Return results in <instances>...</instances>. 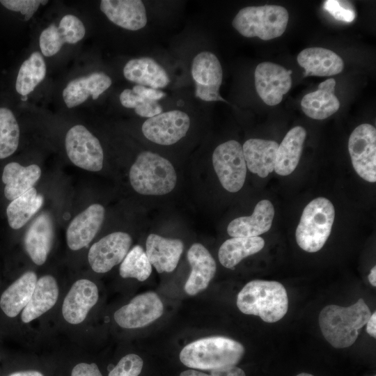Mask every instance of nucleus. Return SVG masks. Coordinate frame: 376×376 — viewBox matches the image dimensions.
I'll return each instance as SVG.
<instances>
[{
    "instance_id": "obj_2",
    "label": "nucleus",
    "mask_w": 376,
    "mask_h": 376,
    "mask_svg": "<svg viewBox=\"0 0 376 376\" xmlns=\"http://www.w3.org/2000/svg\"><path fill=\"white\" fill-rule=\"evenodd\" d=\"M244 354V347L239 342L225 336H211L185 346L180 360L189 368L211 370L235 366Z\"/></svg>"
},
{
    "instance_id": "obj_40",
    "label": "nucleus",
    "mask_w": 376,
    "mask_h": 376,
    "mask_svg": "<svg viewBox=\"0 0 376 376\" xmlns=\"http://www.w3.org/2000/svg\"><path fill=\"white\" fill-rule=\"evenodd\" d=\"M323 8L339 21L352 22L356 17L355 9L348 1L327 0L324 1Z\"/></svg>"
},
{
    "instance_id": "obj_8",
    "label": "nucleus",
    "mask_w": 376,
    "mask_h": 376,
    "mask_svg": "<svg viewBox=\"0 0 376 376\" xmlns=\"http://www.w3.org/2000/svg\"><path fill=\"white\" fill-rule=\"evenodd\" d=\"M67 155L71 162L88 171L102 169L104 152L99 140L82 125L72 127L65 139Z\"/></svg>"
},
{
    "instance_id": "obj_35",
    "label": "nucleus",
    "mask_w": 376,
    "mask_h": 376,
    "mask_svg": "<svg viewBox=\"0 0 376 376\" xmlns=\"http://www.w3.org/2000/svg\"><path fill=\"white\" fill-rule=\"evenodd\" d=\"M152 272V265L146 253L139 245L134 246L121 262L119 268L123 278H135L139 281H146Z\"/></svg>"
},
{
    "instance_id": "obj_20",
    "label": "nucleus",
    "mask_w": 376,
    "mask_h": 376,
    "mask_svg": "<svg viewBox=\"0 0 376 376\" xmlns=\"http://www.w3.org/2000/svg\"><path fill=\"white\" fill-rule=\"evenodd\" d=\"M146 246L148 260L159 273L173 272L184 249L180 240L168 239L153 233L147 237Z\"/></svg>"
},
{
    "instance_id": "obj_19",
    "label": "nucleus",
    "mask_w": 376,
    "mask_h": 376,
    "mask_svg": "<svg viewBox=\"0 0 376 376\" xmlns=\"http://www.w3.org/2000/svg\"><path fill=\"white\" fill-rule=\"evenodd\" d=\"M274 209L266 199L259 201L251 216L240 217L230 222L228 234L233 237H257L267 232L272 224Z\"/></svg>"
},
{
    "instance_id": "obj_11",
    "label": "nucleus",
    "mask_w": 376,
    "mask_h": 376,
    "mask_svg": "<svg viewBox=\"0 0 376 376\" xmlns=\"http://www.w3.org/2000/svg\"><path fill=\"white\" fill-rule=\"evenodd\" d=\"M163 304L159 296L148 292L134 297L129 304L118 309L113 315L116 322L125 329L145 327L162 316Z\"/></svg>"
},
{
    "instance_id": "obj_36",
    "label": "nucleus",
    "mask_w": 376,
    "mask_h": 376,
    "mask_svg": "<svg viewBox=\"0 0 376 376\" xmlns=\"http://www.w3.org/2000/svg\"><path fill=\"white\" fill-rule=\"evenodd\" d=\"M121 104L127 109H134L141 117L151 118L162 112V107L155 100L146 99L136 94L132 89L123 90L119 97Z\"/></svg>"
},
{
    "instance_id": "obj_25",
    "label": "nucleus",
    "mask_w": 376,
    "mask_h": 376,
    "mask_svg": "<svg viewBox=\"0 0 376 376\" xmlns=\"http://www.w3.org/2000/svg\"><path fill=\"white\" fill-rule=\"evenodd\" d=\"M336 81L329 79L321 82L318 89L307 93L301 102L304 113L315 120H323L335 113L340 108V102L334 95Z\"/></svg>"
},
{
    "instance_id": "obj_44",
    "label": "nucleus",
    "mask_w": 376,
    "mask_h": 376,
    "mask_svg": "<svg viewBox=\"0 0 376 376\" xmlns=\"http://www.w3.org/2000/svg\"><path fill=\"white\" fill-rule=\"evenodd\" d=\"M132 90L142 97L155 101L161 100L166 96V93L162 91L141 85L134 86Z\"/></svg>"
},
{
    "instance_id": "obj_31",
    "label": "nucleus",
    "mask_w": 376,
    "mask_h": 376,
    "mask_svg": "<svg viewBox=\"0 0 376 376\" xmlns=\"http://www.w3.org/2000/svg\"><path fill=\"white\" fill-rule=\"evenodd\" d=\"M191 72L195 84L219 91L223 72L220 61L213 53L205 51L196 54Z\"/></svg>"
},
{
    "instance_id": "obj_42",
    "label": "nucleus",
    "mask_w": 376,
    "mask_h": 376,
    "mask_svg": "<svg viewBox=\"0 0 376 376\" xmlns=\"http://www.w3.org/2000/svg\"><path fill=\"white\" fill-rule=\"evenodd\" d=\"M210 371V374H206L195 370H187L182 372L180 376H246L244 371L235 366Z\"/></svg>"
},
{
    "instance_id": "obj_26",
    "label": "nucleus",
    "mask_w": 376,
    "mask_h": 376,
    "mask_svg": "<svg viewBox=\"0 0 376 376\" xmlns=\"http://www.w3.org/2000/svg\"><path fill=\"white\" fill-rule=\"evenodd\" d=\"M37 275L29 271L11 283L1 294L0 308L9 318L16 317L29 302L37 282Z\"/></svg>"
},
{
    "instance_id": "obj_43",
    "label": "nucleus",
    "mask_w": 376,
    "mask_h": 376,
    "mask_svg": "<svg viewBox=\"0 0 376 376\" xmlns=\"http://www.w3.org/2000/svg\"><path fill=\"white\" fill-rule=\"evenodd\" d=\"M71 376H102L97 366L94 363H80L76 365Z\"/></svg>"
},
{
    "instance_id": "obj_10",
    "label": "nucleus",
    "mask_w": 376,
    "mask_h": 376,
    "mask_svg": "<svg viewBox=\"0 0 376 376\" xmlns=\"http://www.w3.org/2000/svg\"><path fill=\"white\" fill-rule=\"evenodd\" d=\"M190 126L187 113L171 110L148 118L142 125V132L149 141L162 146L174 144L182 139Z\"/></svg>"
},
{
    "instance_id": "obj_13",
    "label": "nucleus",
    "mask_w": 376,
    "mask_h": 376,
    "mask_svg": "<svg viewBox=\"0 0 376 376\" xmlns=\"http://www.w3.org/2000/svg\"><path fill=\"white\" fill-rule=\"evenodd\" d=\"M291 70L271 63H259L255 70V86L257 93L267 105L279 104L292 84Z\"/></svg>"
},
{
    "instance_id": "obj_16",
    "label": "nucleus",
    "mask_w": 376,
    "mask_h": 376,
    "mask_svg": "<svg viewBox=\"0 0 376 376\" xmlns=\"http://www.w3.org/2000/svg\"><path fill=\"white\" fill-rule=\"evenodd\" d=\"M53 240V221L49 213L44 212L33 221L24 239L25 250L36 265H42L45 263Z\"/></svg>"
},
{
    "instance_id": "obj_41",
    "label": "nucleus",
    "mask_w": 376,
    "mask_h": 376,
    "mask_svg": "<svg viewBox=\"0 0 376 376\" xmlns=\"http://www.w3.org/2000/svg\"><path fill=\"white\" fill-rule=\"evenodd\" d=\"M41 1V0H1L0 3L10 10L20 12L25 15L24 20L27 21L36 12Z\"/></svg>"
},
{
    "instance_id": "obj_5",
    "label": "nucleus",
    "mask_w": 376,
    "mask_h": 376,
    "mask_svg": "<svg viewBox=\"0 0 376 376\" xmlns=\"http://www.w3.org/2000/svg\"><path fill=\"white\" fill-rule=\"evenodd\" d=\"M288 19L287 10L280 6H248L240 10L232 25L244 37L269 40L284 33Z\"/></svg>"
},
{
    "instance_id": "obj_48",
    "label": "nucleus",
    "mask_w": 376,
    "mask_h": 376,
    "mask_svg": "<svg viewBox=\"0 0 376 376\" xmlns=\"http://www.w3.org/2000/svg\"><path fill=\"white\" fill-rule=\"evenodd\" d=\"M297 376H313V375L309 373H301L298 374Z\"/></svg>"
},
{
    "instance_id": "obj_29",
    "label": "nucleus",
    "mask_w": 376,
    "mask_h": 376,
    "mask_svg": "<svg viewBox=\"0 0 376 376\" xmlns=\"http://www.w3.org/2000/svg\"><path fill=\"white\" fill-rule=\"evenodd\" d=\"M306 137L305 129L296 126L288 132L278 147L274 171L280 175L291 174L300 159Z\"/></svg>"
},
{
    "instance_id": "obj_46",
    "label": "nucleus",
    "mask_w": 376,
    "mask_h": 376,
    "mask_svg": "<svg viewBox=\"0 0 376 376\" xmlns=\"http://www.w3.org/2000/svg\"><path fill=\"white\" fill-rule=\"evenodd\" d=\"M8 376H44L41 373L36 370H26L13 373Z\"/></svg>"
},
{
    "instance_id": "obj_24",
    "label": "nucleus",
    "mask_w": 376,
    "mask_h": 376,
    "mask_svg": "<svg viewBox=\"0 0 376 376\" xmlns=\"http://www.w3.org/2000/svg\"><path fill=\"white\" fill-rule=\"evenodd\" d=\"M123 75L128 81L137 85L155 89L164 88L170 82L164 68L149 57L130 60L123 68Z\"/></svg>"
},
{
    "instance_id": "obj_49",
    "label": "nucleus",
    "mask_w": 376,
    "mask_h": 376,
    "mask_svg": "<svg viewBox=\"0 0 376 376\" xmlns=\"http://www.w3.org/2000/svg\"><path fill=\"white\" fill-rule=\"evenodd\" d=\"M27 99H28L27 95L26 96H23V98H22V100L25 101Z\"/></svg>"
},
{
    "instance_id": "obj_28",
    "label": "nucleus",
    "mask_w": 376,
    "mask_h": 376,
    "mask_svg": "<svg viewBox=\"0 0 376 376\" xmlns=\"http://www.w3.org/2000/svg\"><path fill=\"white\" fill-rule=\"evenodd\" d=\"M58 287L54 276L45 275L38 279L31 298L22 310V321L29 323L51 309L56 303Z\"/></svg>"
},
{
    "instance_id": "obj_45",
    "label": "nucleus",
    "mask_w": 376,
    "mask_h": 376,
    "mask_svg": "<svg viewBox=\"0 0 376 376\" xmlns=\"http://www.w3.org/2000/svg\"><path fill=\"white\" fill-rule=\"evenodd\" d=\"M366 331L368 334L373 337H376V312L371 314L367 322Z\"/></svg>"
},
{
    "instance_id": "obj_9",
    "label": "nucleus",
    "mask_w": 376,
    "mask_h": 376,
    "mask_svg": "<svg viewBox=\"0 0 376 376\" xmlns=\"http://www.w3.org/2000/svg\"><path fill=\"white\" fill-rule=\"evenodd\" d=\"M348 150L357 173L366 181H376V130L370 124H361L351 133Z\"/></svg>"
},
{
    "instance_id": "obj_30",
    "label": "nucleus",
    "mask_w": 376,
    "mask_h": 376,
    "mask_svg": "<svg viewBox=\"0 0 376 376\" xmlns=\"http://www.w3.org/2000/svg\"><path fill=\"white\" fill-rule=\"evenodd\" d=\"M265 246L264 240L259 237H232L220 246L219 260L225 267L235 269L242 259L259 252Z\"/></svg>"
},
{
    "instance_id": "obj_6",
    "label": "nucleus",
    "mask_w": 376,
    "mask_h": 376,
    "mask_svg": "<svg viewBox=\"0 0 376 376\" xmlns=\"http://www.w3.org/2000/svg\"><path fill=\"white\" fill-rule=\"evenodd\" d=\"M335 217L334 207L324 197L311 201L304 209L295 232L296 241L303 250H320L330 235Z\"/></svg>"
},
{
    "instance_id": "obj_18",
    "label": "nucleus",
    "mask_w": 376,
    "mask_h": 376,
    "mask_svg": "<svg viewBox=\"0 0 376 376\" xmlns=\"http://www.w3.org/2000/svg\"><path fill=\"white\" fill-rule=\"evenodd\" d=\"M187 257L191 271L184 288L188 295H195L208 286L216 273L217 265L210 253L200 243L191 246Z\"/></svg>"
},
{
    "instance_id": "obj_4",
    "label": "nucleus",
    "mask_w": 376,
    "mask_h": 376,
    "mask_svg": "<svg viewBox=\"0 0 376 376\" xmlns=\"http://www.w3.org/2000/svg\"><path fill=\"white\" fill-rule=\"evenodd\" d=\"M129 178L134 190L143 195L166 194L174 189L177 182L173 164L150 151H143L137 156Z\"/></svg>"
},
{
    "instance_id": "obj_22",
    "label": "nucleus",
    "mask_w": 376,
    "mask_h": 376,
    "mask_svg": "<svg viewBox=\"0 0 376 376\" xmlns=\"http://www.w3.org/2000/svg\"><path fill=\"white\" fill-rule=\"evenodd\" d=\"M306 75L326 77L339 74L344 68L343 59L335 52L322 47L303 49L297 56Z\"/></svg>"
},
{
    "instance_id": "obj_39",
    "label": "nucleus",
    "mask_w": 376,
    "mask_h": 376,
    "mask_svg": "<svg viewBox=\"0 0 376 376\" xmlns=\"http://www.w3.org/2000/svg\"><path fill=\"white\" fill-rule=\"evenodd\" d=\"M143 365L142 359L134 354L123 357L108 376H139Z\"/></svg>"
},
{
    "instance_id": "obj_47",
    "label": "nucleus",
    "mask_w": 376,
    "mask_h": 376,
    "mask_svg": "<svg viewBox=\"0 0 376 376\" xmlns=\"http://www.w3.org/2000/svg\"><path fill=\"white\" fill-rule=\"evenodd\" d=\"M368 281L370 283V284L375 287L376 286V267L374 266L371 270L368 276Z\"/></svg>"
},
{
    "instance_id": "obj_12",
    "label": "nucleus",
    "mask_w": 376,
    "mask_h": 376,
    "mask_svg": "<svg viewBox=\"0 0 376 376\" xmlns=\"http://www.w3.org/2000/svg\"><path fill=\"white\" fill-rule=\"evenodd\" d=\"M132 244L131 236L125 232L111 233L94 243L88 253L92 269L105 273L121 263Z\"/></svg>"
},
{
    "instance_id": "obj_32",
    "label": "nucleus",
    "mask_w": 376,
    "mask_h": 376,
    "mask_svg": "<svg viewBox=\"0 0 376 376\" xmlns=\"http://www.w3.org/2000/svg\"><path fill=\"white\" fill-rule=\"evenodd\" d=\"M43 201L34 187L13 200L6 209L9 226L15 230L23 227L40 210Z\"/></svg>"
},
{
    "instance_id": "obj_37",
    "label": "nucleus",
    "mask_w": 376,
    "mask_h": 376,
    "mask_svg": "<svg viewBox=\"0 0 376 376\" xmlns=\"http://www.w3.org/2000/svg\"><path fill=\"white\" fill-rule=\"evenodd\" d=\"M57 29L63 44H75L80 41L86 33L83 22L72 14L65 15L62 17Z\"/></svg>"
},
{
    "instance_id": "obj_33",
    "label": "nucleus",
    "mask_w": 376,
    "mask_h": 376,
    "mask_svg": "<svg viewBox=\"0 0 376 376\" xmlns=\"http://www.w3.org/2000/svg\"><path fill=\"white\" fill-rule=\"evenodd\" d=\"M47 67L42 54L39 52H33L25 60L19 70L15 88L22 96H26L44 79Z\"/></svg>"
},
{
    "instance_id": "obj_23",
    "label": "nucleus",
    "mask_w": 376,
    "mask_h": 376,
    "mask_svg": "<svg viewBox=\"0 0 376 376\" xmlns=\"http://www.w3.org/2000/svg\"><path fill=\"white\" fill-rule=\"evenodd\" d=\"M279 144L274 141L250 139L242 146L246 168L260 178L274 170Z\"/></svg>"
},
{
    "instance_id": "obj_7",
    "label": "nucleus",
    "mask_w": 376,
    "mask_h": 376,
    "mask_svg": "<svg viewBox=\"0 0 376 376\" xmlns=\"http://www.w3.org/2000/svg\"><path fill=\"white\" fill-rule=\"evenodd\" d=\"M212 164L215 173L227 191L234 193L244 185L246 165L241 144L230 140L219 145L212 154Z\"/></svg>"
},
{
    "instance_id": "obj_21",
    "label": "nucleus",
    "mask_w": 376,
    "mask_h": 376,
    "mask_svg": "<svg viewBox=\"0 0 376 376\" xmlns=\"http://www.w3.org/2000/svg\"><path fill=\"white\" fill-rule=\"evenodd\" d=\"M110 77L101 72H93L70 81L63 91V98L68 108L84 103L90 96L96 100L111 85Z\"/></svg>"
},
{
    "instance_id": "obj_14",
    "label": "nucleus",
    "mask_w": 376,
    "mask_h": 376,
    "mask_svg": "<svg viewBox=\"0 0 376 376\" xmlns=\"http://www.w3.org/2000/svg\"><path fill=\"white\" fill-rule=\"evenodd\" d=\"M104 213L102 205L94 203L74 217L66 230L67 244L71 250L88 246L102 226Z\"/></svg>"
},
{
    "instance_id": "obj_38",
    "label": "nucleus",
    "mask_w": 376,
    "mask_h": 376,
    "mask_svg": "<svg viewBox=\"0 0 376 376\" xmlns=\"http://www.w3.org/2000/svg\"><path fill=\"white\" fill-rule=\"evenodd\" d=\"M39 45L41 52L45 56H52L61 49L63 43L57 33V26L52 24L44 29L39 38Z\"/></svg>"
},
{
    "instance_id": "obj_1",
    "label": "nucleus",
    "mask_w": 376,
    "mask_h": 376,
    "mask_svg": "<svg viewBox=\"0 0 376 376\" xmlns=\"http://www.w3.org/2000/svg\"><path fill=\"white\" fill-rule=\"evenodd\" d=\"M371 312L363 299L343 307L328 305L319 315V325L325 339L336 348L351 346L357 340L359 330L368 322Z\"/></svg>"
},
{
    "instance_id": "obj_15",
    "label": "nucleus",
    "mask_w": 376,
    "mask_h": 376,
    "mask_svg": "<svg viewBox=\"0 0 376 376\" xmlns=\"http://www.w3.org/2000/svg\"><path fill=\"white\" fill-rule=\"evenodd\" d=\"M98 289L91 281L82 279L75 281L66 295L62 306L64 319L78 324L86 318L98 300Z\"/></svg>"
},
{
    "instance_id": "obj_27",
    "label": "nucleus",
    "mask_w": 376,
    "mask_h": 376,
    "mask_svg": "<svg viewBox=\"0 0 376 376\" xmlns=\"http://www.w3.org/2000/svg\"><path fill=\"white\" fill-rule=\"evenodd\" d=\"M41 176V169L37 164L24 166L17 162L7 164L2 173L5 184L4 195L13 201L33 187Z\"/></svg>"
},
{
    "instance_id": "obj_34",
    "label": "nucleus",
    "mask_w": 376,
    "mask_h": 376,
    "mask_svg": "<svg viewBox=\"0 0 376 376\" xmlns=\"http://www.w3.org/2000/svg\"><path fill=\"white\" fill-rule=\"evenodd\" d=\"M19 127L13 113L0 108V159L13 155L18 148Z\"/></svg>"
},
{
    "instance_id": "obj_17",
    "label": "nucleus",
    "mask_w": 376,
    "mask_h": 376,
    "mask_svg": "<svg viewBox=\"0 0 376 376\" xmlns=\"http://www.w3.org/2000/svg\"><path fill=\"white\" fill-rule=\"evenodd\" d=\"M101 11L114 24L130 31H138L147 24L144 3L141 0H102Z\"/></svg>"
},
{
    "instance_id": "obj_3",
    "label": "nucleus",
    "mask_w": 376,
    "mask_h": 376,
    "mask_svg": "<svg viewBox=\"0 0 376 376\" xmlns=\"http://www.w3.org/2000/svg\"><path fill=\"white\" fill-rule=\"evenodd\" d=\"M237 306L244 314L257 315L263 321L272 323L286 314L288 298L281 283L253 280L247 283L238 293Z\"/></svg>"
}]
</instances>
